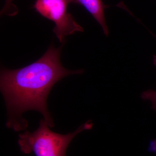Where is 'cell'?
I'll return each mask as SVG.
<instances>
[{"label":"cell","instance_id":"cell-1","mask_svg":"<svg viewBox=\"0 0 156 156\" xmlns=\"http://www.w3.org/2000/svg\"><path fill=\"white\" fill-rule=\"evenodd\" d=\"M63 46L56 48L51 45L41 58L25 67L1 70L0 89L7 108V128L16 132L25 130L28 122L22 115L31 110L41 113L49 127H54L47 103L51 89L62 78L84 72L62 66L60 53Z\"/></svg>","mask_w":156,"mask_h":156},{"label":"cell","instance_id":"cell-2","mask_svg":"<svg viewBox=\"0 0 156 156\" xmlns=\"http://www.w3.org/2000/svg\"><path fill=\"white\" fill-rule=\"evenodd\" d=\"M93 124L88 121L72 133L62 134L50 129L44 119L33 132L26 131L19 135L18 144L23 153H33L35 156H66L69 144L79 133L92 129Z\"/></svg>","mask_w":156,"mask_h":156},{"label":"cell","instance_id":"cell-3","mask_svg":"<svg viewBox=\"0 0 156 156\" xmlns=\"http://www.w3.org/2000/svg\"><path fill=\"white\" fill-rule=\"evenodd\" d=\"M71 3H76V1L37 0L34 5L38 13L54 22L53 31L60 43L64 42L67 36L83 31V29L76 22L72 14L68 13V6Z\"/></svg>","mask_w":156,"mask_h":156},{"label":"cell","instance_id":"cell-4","mask_svg":"<svg viewBox=\"0 0 156 156\" xmlns=\"http://www.w3.org/2000/svg\"><path fill=\"white\" fill-rule=\"evenodd\" d=\"M76 4L83 6L100 24L105 35L108 34V29L105 17L104 9L102 0H76Z\"/></svg>","mask_w":156,"mask_h":156},{"label":"cell","instance_id":"cell-5","mask_svg":"<svg viewBox=\"0 0 156 156\" xmlns=\"http://www.w3.org/2000/svg\"><path fill=\"white\" fill-rule=\"evenodd\" d=\"M13 0H5V5L1 12V15H9L13 16L16 15L18 12L16 6L13 4Z\"/></svg>","mask_w":156,"mask_h":156},{"label":"cell","instance_id":"cell-6","mask_svg":"<svg viewBox=\"0 0 156 156\" xmlns=\"http://www.w3.org/2000/svg\"><path fill=\"white\" fill-rule=\"evenodd\" d=\"M154 64L156 66V56H154ZM141 98L145 100H150L151 101L152 108L156 111V91L149 90L143 92Z\"/></svg>","mask_w":156,"mask_h":156}]
</instances>
